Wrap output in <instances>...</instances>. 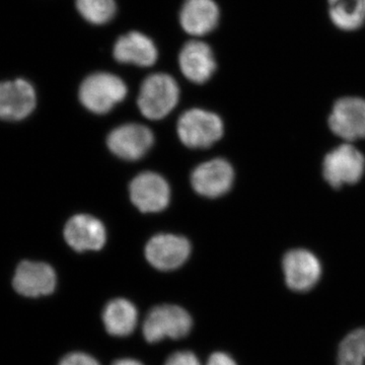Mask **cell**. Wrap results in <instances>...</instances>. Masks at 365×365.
<instances>
[{
	"instance_id": "d6986e66",
	"label": "cell",
	"mask_w": 365,
	"mask_h": 365,
	"mask_svg": "<svg viewBox=\"0 0 365 365\" xmlns=\"http://www.w3.org/2000/svg\"><path fill=\"white\" fill-rule=\"evenodd\" d=\"M329 16L344 32H354L365 21V0H328Z\"/></svg>"
},
{
	"instance_id": "7402d4cb",
	"label": "cell",
	"mask_w": 365,
	"mask_h": 365,
	"mask_svg": "<svg viewBox=\"0 0 365 365\" xmlns=\"http://www.w3.org/2000/svg\"><path fill=\"white\" fill-rule=\"evenodd\" d=\"M59 365H100V364L90 355L74 352L63 357Z\"/></svg>"
},
{
	"instance_id": "30bf717a",
	"label": "cell",
	"mask_w": 365,
	"mask_h": 365,
	"mask_svg": "<svg viewBox=\"0 0 365 365\" xmlns=\"http://www.w3.org/2000/svg\"><path fill=\"white\" fill-rule=\"evenodd\" d=\"M130 197L132 202L141 212H160L169 205L170 186L160 175L143 173L132 181Z\"/></svg>"
},
{
	"instance_id": "e0dca14e",
	"label": "cell",
	"mask_w": 365,
	"mask_h": 365,
	"mask_svg": "<svg viewBox=\"0 0 365 365\" xmlns=\"http://www.w3.org/2000/svg\"><path fill=\"white\" fill-rule=\"evenodd\" d=\"M113 54L120 63L143 67L153 66L158 55L153 41L140 32H130L121 36L114 46Z\"/></svg>"
},
{
	"instance_id": "6da1fadb",
	"label": "cell",
	"mask_w": 365,
	"mask_h": 365,
	"mask_svg": "<svg viewBox=\"0 0 365 365\" xmlns=\"http://www.w3.org/2000/svg\"><path fill=\"white\" fill-rule=\"evenodd\" d=\"M127 86L114 74L98 72L88 76L79 88V100L88 111L106 114L124 100Z\"/></svg>"
},
{
	"instance_id": "8992f818",
	"label": "cell",
	"mask_w": 365,
	"mask_h": 365,
	"mask_svg": "<svg viewBox=\"0 0 365 365\" xmlns=\"http://www.w3.org/2000/svg\"><path fill=\"white\" fill-rule=\"evenodd\" d=\"M283 272L290 289L307 292L319 282L322 265L312 252L302 249L292 250L283 258Z\"/></svg>"
},
{
	"instance_id": "9c48e42d",
	"label": "cell",
	"mask_w": 365,
	"mask_h": 365,
	"mask_svg": "<svg viewBox=\"0 0 365 365\" xmlns=\"http://www.w3.org/2000/svg\"><path fill=\"white\" fill-rule=\"evenodd\" d=\"M191 246L186 237L174 235H158L148 242L145 257L153 267L162 271L181 267L189 258Z\"/></svg>"
},
{
	"instance_id": "5bb4252c",
	"label": "cell",
	"mask_w": 365,
	"mask_h": 365,
	"mask_svg": "<svg viewBox=\"0 0 365 365\" xmlns=\"http://www.w3.org/2000/svg\"><path fill=\"white\" fill-rule=\"evenodd\" d=\"M64 239L76 252L98 251L105 246L104 225L88 215L73 216L64 228Z\"/></svg>"
},
{
	"instance_id": "52a82bcc",
	"label": "cell",
	"mask_w": 365,
	"mask_h": 365,
	"mask_svg": "<svg viewBox=\"0 0 365 365\" xmlns=\"http://www.w3.org/2000/svg\"><path fill=\"white\" fill-rule=\"evenodd\" d=\"M329 126L336 135L345 140L365 138L364 98H344L338 101L329 117Z\"/></svg>"
},
{
	"instance_id": "7c38bea8",
	"label": "cell",
	"mask_w": 365,
	"mask_h": 365,
	"mask_svg": "<svg viewBox=\"0 0 365 365\" xmlns=\"http://www.w3.org/2000/svg\"><path fill=\"white\" fill-rule=\"evenodd\" d=\"M234 179V169L230 163L216 158L197 167L192 173L191 182L197 193L208 198H216L230 191Z\"/></svg>"
},
{
	"instance_id": "7a4b0ae2",
	"label": "cell",
	"mask_w": 365,
	"mask_h": 365,
	"mask_svg": "<svg viewBox=\"0 0 365 365\" xmlns=\"http://www.w3.org/2000/svg\"><path fill=\"white\" fill-rule=\"evenodd\" d=\"M179 97V86L172 76L167 73H155L148 76L141 86L139 109L148 119H163L176 107Z\"/></svg>"
},
{
	"instance_id": "5b68a950",
	"label": "cell",
	"mask_w": 365,
	"mask_h": 365,
	"mask_svg": "<svg viewBox=\"0 0 365 365\" xmlns=\"http://www.w3.org/2000/svg\"><path fill=\"white\" fill-rule=\"evenodd\" d=\"M323 170L326 181L335 188L355 184L364 176L365 158L354 146L343 144L326 155Z\"/></svg>"
},
{
	"instance_id": "277c9868",
	"label": "cell",
	"mask_w": 365,
	"mask_h": 365,
	"mask_svg": "<svg viewBox=\"0 0 365 365\" xmlns=\"http://www.w3.org/2000/svg\"><path fill=\"white\" fill-rule=\"evenodd\" d=\"M178 134L188 148H206L222 138L223 123L215 113L192 109L180 118Z\"/></svg>"
},
{
	"instance_id": "603a6c76",
	"label": "cell",
	"mask_w": 365,
	"mask_h": 365,
	"mask_svg": "<svg viewBox=\"0 0 365 365\" xmlns=\"http://www.w3.org/2000/svg\"><path fill=\"white\" fill-rule=\"evenodd\" d=\"M165 365H201L198 359L192 352H177L169 357Z\"/></svg>"
},
{
	"instance_id": "ffe728a7",
	"label": "cell",
	"mask_w": 365,
	"mask_h": 365,
	"mask_svg": "<svg viewBox=\"0 0 365 365\" xmlns=\"http://www.w3.org/2000/svg\"><path fill=\"white\" fill-rule=\"evenodd\" d=\"M365 328L353 331L341 342L338 353L339 365H364Z\"/></svg>"
},
{
	"instance_id": "4fadbf2b",
	"label": "cell",
	"mask_w": 365,
	"mask_h": 365,
	"mask_svg": "<svg viewBox=\"0 0 365 365\" xmlns=\"http://www.w3.org/2000/svg\"><path fill=\"white\" fill-rule=\"evenodd\" d=\"M153 132L139 124L118 127L108 137V146L118 158L137 160L144 157L153 144Z\"/></svg>"
},
{
	"instance_id": "44dd1931",
	"label": "cell",
	"mask_w": 365,
	"mask_h": 365,
	"mask_svg": "<svg viewBox=\"0 0 365 365\" xmlns=\"http://www.w3.org/2000/svg\"><path fill=\"white\" fill-rule=\"evenodd\" d=\"M76 4L81 16L93 25H104L116 14L115 0H76Z\"/></svg>"
},
{
	"instance_id": "cb8c5ba5",
	"label": "cell",
	"mask_w": 365,
	"mask_h": 365,
	"mask_svg": "<svg viewBox=\"0 0 365 365\" xmlns=\"http://www.w3.org/2000/svg\"><path fill=\"white\" fill-rule=\"evenodd\" d=\"M207 365H237L230 355L222 352H216L209 357Z\"/></svg>"
},
{
	"instance_id": "8fae6325",
	"label": "cell",
	"mask_w": 365,
	"mask_h": 365,
	"mask_svg": "<svg viewBox=\"0 0 365 365\" xmlns=\"http://www.w3.org/2000/svg\"><path fill=\"white\" fill-rule=\"evenodd\" d=\"M36 104V91L25 79L0 83V119L20 121L32 114Z\"/></svg>"
},
{
	"instance_id": "ac0fdd59",
	"label": "cell",
	"mask_w": 365,
	"mask_h": 365,
	"mask_svg": "<svg viewBox=\"0 0 365 365\" xmlns=\"http://www.w3.org/2000/svg\"><path fill=\"white\" fill-rule=\"evenodd\" d=\"M136 307L129 300L118 299L111 300L103 313V322L107 332L116 337L130 335L137 326Z\"/></svg>"
},
{
	"instance_id": "d4e9b609",
	"label": "cell",
	"mask_w": 365,
	"mask_h": 365,
	"mask_svg": "<svg viewBox=\"0 0 365 365\" xmlns=\"http://www.w3.org/2000/svg\"><path fill=\"white\" fill-rule=\"evenodd\" d=\"M113 365H143L134 359H120L115 361Z\"/></svg>"
},
{
	"instance_id": "9a60e30c",
	"label": "cell",
	"mask_w": 365,
	"mask_h": 365,
	"mask_svg": "<svg viewBox=\"0 0 365 365\" xmlns=\"http://www.w3.org/2000/svg\"><path fill=\"white\" fill-rule=\"evenodd\" d=\"M179 64L185 78L195 83L208 81L216 69L212 50L202 41L186 43L180 52Z\"/></svg>"
},
{
	"instance_id": "3957f363",
	"label": "cell",
	"mask_w": 365,
	"mask_h": 365,
	"mask_svg": "<svg viewBox=\"0 0 365 365\" xmlns=\"http://www.w3.org/2000/svg\"><path fill=\"white\" fill-rule=\"evenodd\" d=\"M191 316L182 307L160 306L151 309L144 321L143 332L148 342L157 343L165 338L178 340L186 337L191 331Z\"/></svg>"
},
{
	"instance_id": "ba28073f",
	"label": "cell",
	"mask_w": 365,
	"mask_h": 365,
	"mask_svg": "<svg viewBox=\"0 0 365 365\" xmlns=\"http://www.w3.org/2000/svg\"><path fill=\"white\" fill-rule=\"evenodd\" d=\"M56 283L54 269L42 262H21L13 279L14 290L26 297L51 294L56 288Z\"/></svg>"
},
{
	"instance_id": "2e32d148",
	"label": "cell",
	"mask_w": 365,
	"mask_h": 365,
	"mask_svg": "<svg viewBox=\"0 0 365 365\" xmlns=\"http://www.w3.org/2000/svg\"><path fill=\"white\" fill-rule=\"evenodd\" d=\"M220 21V9L215 0H186L180 13L182 30L194 37L212 32Z\"/></svg>"
}]
</instances>
